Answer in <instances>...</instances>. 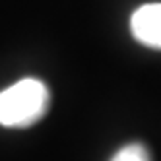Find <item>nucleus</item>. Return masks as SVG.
<instances>
[{
    "instance_id": "f257e3e1",
    "label": "nucleus",
    "mask_w": 161,
    "mask_h": 161,
    "mask_svg": "<svg viewBox=\"0 0 161 161\" xmlns=\"http://www.w3.org/2000/svg\"><path fill=\"white\" fill-rule=\"evenodd\" d=\"M51 107V91L37 78H24L0 91V124L27 128L37 124Z\"/></svg>"
},
{
    "instance_id": "7ed1b4c3",
    "label": "nucleus",
    "mask_w": 161,
    "mask_h": 161,
    "mask_svg": "<svg viewBox=\"0 0 161 161\" xmlns=\"http://www.w3.org/2000/svg\"><path fill=\"white\" fill-rule=\"evenodd\" d=\"M111 161H152V155H149V149L144 144L132 142L117 149L113 153Z\"/></svg>"
},
{
    "instance_id": "f03ea898",
    "label": "nucleus",
    "mask_w": 161,
    "mask_h": 161,
    "mask_svg": "<svg viewBox=\"0 0 161 161\" xmlns=\"http://www.w3.org/2000/svg\"><path fill=\"white\" fill-rule=\"evenodd\" d=\"M130 33L138 43L161 51V2L138 8L130 16Z\"/></svg>"
}]
</instances>
